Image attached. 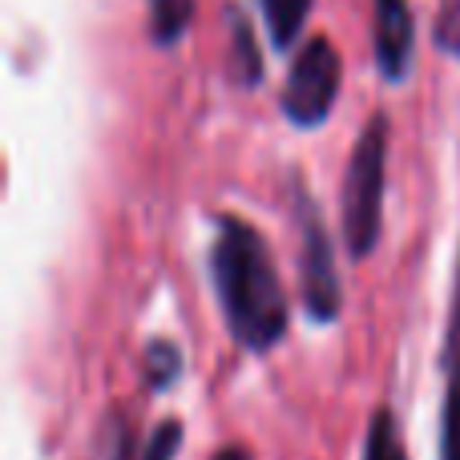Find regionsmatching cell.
Here are the masks:
<instances>
[{
	"label": "cell",
	"instance_id": "cell-1",
	"mask_svg": "<svg viewBox=\"0 0 460 460\" xmlns=\"http://www.w3.org/2000/svg\"><path fill=\"white\" fill-rule=\"evenodd\" d=\"M210 283L230 340L251 356H267L291 332V299H287L279 262L259 226L238 215L215 218L210 243Z\"/></svg>",
	"mask_w": 460,
	"mask_h": 460
},
{
	"label": "cell",
	"instance_id": "cell-2",
	"mask_svg": "<svg viewBox=\"0 0 460 460\" xmlns=\"http://www.w3.org/2000/svg\"><path fill=\"white\" fill-rule=\"evenodd\" d=\"M388 146H392V121L388 113L376 110L367 126L359 129L356 146L348 154L340 190V223L343 246L351 259H367L380 246L384 234V186H388Z\"/></svg>",
	"mask_w": 460,
	"mask_h": 460
},
{
	"label": "cell",
	"instance_id": "cell-3",
	"mask_svg": "<svg viewBox=\"0 0 460 460\" xmlns=\"http://www.w3.org/2000/svg\"><path fill=\"white\" fill-rule=\"evenodd\" d=\"M291 218L299 230V299L311 323H335L343 311V287L335 270V246L327 234V223L319 215V202L307 194V186L295 178L291 190Z\"/></svg>",
	"mask_w": 460,
	"mask_h": 460
},
{
	"label": "cell",
	"instance_id": "cell-4",
	"mask_svg": "<svg viewBox=\"0 0 460 460\" xmlns=\"http://www.w3.org/2000/svg\"><path fill=\"white\" fill-rule=\"evenodd\" d=\"M343 85V61L332 37H311L291 57L283 93H279V110H283L287 126L295 129H319L332 118L335 102H340Z\"/></svg>",
	"mask_w": 460,
	"mask_h": 460
},
{
	"label": "cell",
	"instance_id": "cell-5",
	"mask_svg": "<svg viewBox=\"0 0 460 460\" xmlns=\"http://www.w3.org/2000/svg\"><path fill=\"white\" fill-rule=\"evenodd\" d=\"M372 45H376V69L384 81L400 85L412 77L416 61V21L408 0H372Z\"/></svg>",
	"mask_w": 460,
	"mask_h": 460
},
{
	"label": "cell",
	"instance_id": "cell-6",
	"mask_svg": "<svg viewBox=\"0 0 460 460\" xmlns=\"http://www.w3.org/2000/svg\"><path fill=\"white\" fill-rule=\"evenodd\" d=\"M440 460H460V251L453 279V307L445 332V400H440Z\"/></svg>",
	"mask_w": 460,
	"mask_h": 460
},
{
	"label": "cell",
	"instance_id": "cell-7",
	"mask_svg": "<svg viewBox=\"0 0 460 460\" xmlns=\"http://www.w3.org/2000/svg\"><path fill=\"white\" fill-rule=\"evenodd\" d=\"M226 81L243 93L262 85V49L243 4H226Z\"/></svg>",
	"mask_w": 460,
	"mask_h": 460
},
{
	"label": "cell",
	"instance_id": "cell-8",
	"mask_svg": "<svg viewBox=\"0 0 460 460\" xmlns=\"http://www.w3.org/2000/svg\"><path fill=\"white\" fill-rule=\"evenodd\" d=\"M186 376V356L182 348H178L174 340H166V335H154L150 343H146L142 351V380L150 392H158V396H166V392L178 388V380Z\"/></svg>",
	"mask_w": 460,
	"mask_h": 460
},
{
	"label": "cell",
	"instance_id": "cell-9",
	"mask_svg": "<svg viewBox=\"0 0 460 460\" xmlns=\"http://www.w3.org/2000/svg\"><path fill=\"white\" fill-rule=\"evenodd\" d=\"M311 8H315V0H259L267 37H270V45H275L279 53H291V45L303 37Z\"/></svg>",
	"mask_w": 460,
	"mask_h": 460
},
{
	"label": "cell",
	"instance_id": "cell-10",
	"mask_svg": "<svg viewBox=\"0 0 460 460\" xmlns=\"http://www.w3.org/2000/svg\"><path fill=\"white\" fill-rule=\"evenodd\" d=\"M359 460H408L404 437H400V420L392 412V404H380L367 420V437H364V456Z\"/></svg>",
	"mask_w": 460,
	"mask_h": 460
},
{
	"label": "cell",
	"instance_id": "cell-11",
	"mask_svg": "<svg viewBox=\"0 0 460 460\" xmlns=\"http://www.w3.org/2000/svg\"><path fill=\"white\" fill-rule=\"evenodd\" d=\"M194 21V0H150V40L174 49Z\"/></svg>",
	"mask_w": 460,
	"mask_h": 460
},
{
	"label": "cell",
	"instance_id": "cell-12",
	"mask_svg": "<svg viewBox=\"0 0 460 460\" xmlns=\"http://www.w3.org/2000/svg\"><path fill=\"white\" fill-rule=\"evenodd\" d=\"M105 445H102V460H137V440H134V429H129V420L113 408L110 416H105Z\"/></svg>",
	"mask_w": 460,
	"mask_h": 460
},
{
	"label": "cell",
	"instance_id": "cell-13",
	"mask_svg": "<svg viewBox=\"0 0 460 460\" xmlns=\"http://www.w3.org/2000/svg\"><path fill=\"white\" fill-rule=\"evenodd\" d=\"M432 45L445 57H460V0H440L437 24H432Z\"/></svg>",
	"mask_w": 460,
	"mask_h": 460
},
{
	"label": "cell",
	"instance_id": "cell-14",
	"mask_svg": "<svg viewBox=\"0 0 460 460\" xmlns=\"http://www.w3.org/2000/svg\"><path fill=\"white\" fill-rule=\"evenodd\" d=\"M182 420L178 416H166V420L154 429V437H150V445H146V453L142 460H174L178 456V448H182Z\"/></svg>",
	"mask_w": 460,
	"mask_h": 460
},
{
	"label": "cell",
	"instance_id": "cell-15",
	"mask_svg": "<svg viewBox=\"0 0 460 460\" xmlns=\"http://www.w3.org/2000/svg\"><path fill=\"white\" fill-rule=\"evenodd\" d=\"M210 460H251V453H246L243 445H223Z\"/></svg>",
	"mask_w": 460,
	"mask_h": 460
}]
</instances>
